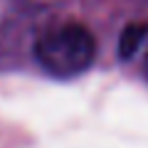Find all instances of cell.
Returning <instances> with one entry per match:
<instances>
[{"label":"cell","instance_id":"1","mask_svg":"<svg viewBox=\"0 0 148 148\" xmlns=\"http://www.w3.org/2000/svg\"><path fill=\"white\" fill-rule=\"evenodd\" d=\"M96 57V40L84 25L64 22L42 32L35 42V59L47 74L57 79H72L86 72Z\"/></svg>","mask_w":148,"mask_h":148},{"label":"cell","instance_id":"2","mask_svg":"<svg viewBox=\"0 0 148 148\" xmlns=\"http://www.w3.org/2000/svg\"><path fill=\"white\" fill-rule=\"evenodd\" d=\"M148 37V22H131L121 30V37H119V57L123 62L133 57L138 52V47L143 45V40Z\"/></svg>","mask_w":148,"mask_h":148}]
</instances>
